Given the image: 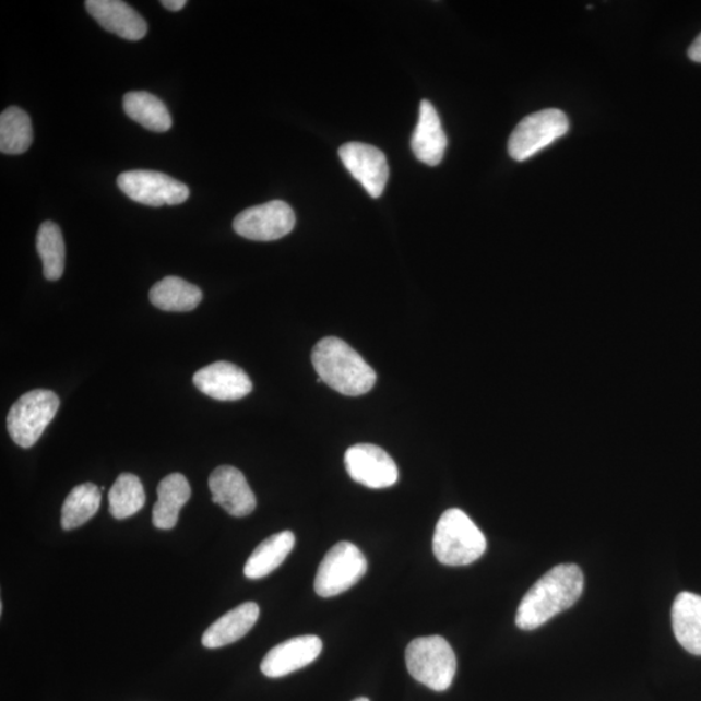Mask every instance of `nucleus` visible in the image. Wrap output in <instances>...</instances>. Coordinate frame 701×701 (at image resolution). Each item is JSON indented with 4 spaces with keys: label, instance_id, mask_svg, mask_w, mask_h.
Here are the masks:
<instances>
[{
    "label": "nucleus",
    "instance_id": "1",
    "mask_svg": "<svg viewBox=\"0 0 701 701\" xmlns=\"http://www.w3.org/2000/svg\"><path fill=\"white\" fill-rule=\"evenodd\" d=\"M583 582L582 570L575 563H561L548 570L522 599L515 625L532 631L573 607L582 595Z\"/></svg>",
    "mask_w": 701,
    "mask_h": 701
},
{
    "label": "nucleus",
    "instance_id": "2",
    "mask_svg": "<svg viewBox=\"0 0 701 701\" xmlns=\"http://www.w3.org/2000/svg\"><path fill=\"white\" fill-rule=\"evenodd\" d=\"M312 364L319 382L347 396H360L373 389L377 376L345 341L326 336L312 350Z\"/></svg>",
    "mask_w": 701,
    "mask_h": 701
},
{
    "label": "nucleus",
    "instance_id": "3",
    "mask_svg": "<svg viewBox=\"0 0 701 701\" xmlns=\"http://www.w3.org/2000/svg\"><path fill=\"white\" fill-rule=\"evenodd\" d=\"M483 532L458 508L445 511L439 519L432 551L439 562L449 567H464L477 561L486 551Z\"/></svg>",
    "mask_w": 701,
    "mask_h": 701
},
{
    "label": "nucleus",
    "instance_id": "4",
    "mask_svg": "<svg viewBox=\"0 0 701 701\" xmlns=\"http://www.w3.org/2000/svg\"><path fill=\"white\" fill-rule=\"evenodd\" d=\"M409 675L430 690L450 689L455 678L458 662L449 642L439 635L417 638L405 650Z\"/></svg>",
    "mask_w": 701,
    "mask_h": 701
},
{
    "label": "nucleus",
    "instance_id": "5",
    "mask_svg": "<svg viewBox=\"0 0 701 701\" xmlns=\"http://www.w3.org/2000/svg\"><path fill=\"white\" fill-rule=\"evenodd\" d=\"M59 407V397L51 390L38 389L24 394L12 405L7 417L12 441L23 449H31L57 416Z\"/></svg>",
    "mask_w": 701,
    "mask_h": 701
},
{
    "label": "nucleus",
    "instance_id": "6",
    "mask_svg": "<svg viewBox=\"0 0 701 701\" xmlns=\"http://www.w3.org/2000/svg\"><path fill=\"white\" fill-rule=\"evenodd\" d=\"M569 130V120L560 109L548 108L525 117L514 128L508 153L515 162H525L543 148L566 135Z\"/></svg>",
    "mask_w": 701,
    "mask_h": 701
},
{
    "label": "nucleus",
    "instance_id": "7",
    "mask_svg": "<svg viewBox=\"0 0 701 701\" xmlns=\"http://www.w3.org/2000/svg\"><path fill=\"white\" fill-rule=\"evenodd\" d=\"M368 570L366 556L353 543L340 542L321 561L314 591L321 597H333L355 586Z\"/></svg>",
    "mask_w": 701,
    "mask_h": 701
},
{
    "label": "nucleus",
    "instance_id": "8",
    "mask_svg": "<svg viewBox=\"0 0 701 701\" xmlns=\"http://www.w3.org/2000/svg\"><path fill=\"white\" fill-rule=\"evenodd\" d=\"M117 187L136 203L162 207L188 201L187 185L155 170H129L117 177Z\"/></svg>",
    "mask_w": 701,
    "mask_h": 701
},
{
    "label": "nucleus",
    "instance_id": "9",
    "mask_svg": "<svg viewBox=\"0 0 701 701\" xmlns=\"http://www.w3.org/2000/svg\"><path fill=\"white\" fill-rule=\"evenodd\" d=\"M297 217L285 202L272 201L240 212L233 228L238 236L258 242H272L290 234Z\"/></svg>",
    "mask_w": 701,
    "mask_h": 701
},
{
    "label": "nucleus",
    "instance_id": "10",
    "mask_svg": "<svg viewBox=\"0 0 701 701\" xmlns=\"http://www.w3.org/2000/svg\"><path fill=\"white\" fill-rule=\"evenodd\" d=\"M345 464L349 477L369 489H388L397 483V466L381 447L355 444L347 450Z\"/></svg>",
    "mask_w": 701,
    "mask_h": 701
},
{
    "label": "nucleus",
    "instance_id": "11",
    "mask_svg": "<svg viewBox=\"0 0 701 701\" xmlns=\"http://www.w3.org/2000/svg\"><path fill=\"white\" fill-rule=\"evenodd\" d=\"M342 163L372 198H380L389 181V164L381 150L370 144L349 142L340 148Z\"/></svg>",
    "mask_w": 701,
    "mask_h": 701
},
{
    "label": "nucleus",
    "instance_id": "12",
    "mask_svg": "<svg viewBox=\"0 0 701 701\" xmlns=\"http://www.w3.org/2000/svg\"><path fill=\"white\" fill-rule=\"evenodd\" d=\"M213 503L224 508L234 518H246L257 508L256 494L245 474L230 465L216 467L209 479Z\"/></svg>",
    "mask_w": 701,
    "mask_h": 701
},
{
    "label": "nucleus",
    "instance_id": "13",
    "mask_svg": "<svg viewBox=\"0 0 701 701\" xmlns=\"http://www.w3.org/2000/svg\"><path fill=\"white\" fill-rule=\"evenodd\" d=\"M199 391L216 401L234 402L249 395L252 382L242 368L228 361H217L199 369L192 378Z\"/></svg>",
    "mask_w": 701,
    "mask_h": 701
},
{
    "label": "nucleus",
    "instance_id": "14",
    "mask_svg": "<svg viewBox=\"0 0 701 701\" xmlns=\"http://www.w3.org/2000/svg\"><path fill=\"white\" fill-rule=\"evenodd\" d=\"M321 651L322 642L319 637L304 635L288 639L268 652L261 662L260 669L270 678L285 677L312 664L320 656Z\"/></svg>",
    "mask_w": 701,
    "mask_h": 701
},
{
    "label": "nucleus",
    "instance_id": "15",
    "mask_svg": "<svg viewBox=\"0 0 701 701\" xmlns=\"http://www.w3.org/2000/svg\"><path fill=\"white\" fill-rule=\"evenodd\" d=\"M86 10L107 32L123 39L141 40L148 26L133 7L121 0H87Z\"/></svg>",
    "mask_w": 701,
    "mask_h": 701
},
{
    "label": "nucleus",
    "instance_id": "16",
    "mask_svg": "<svg viewBox=\"0 0 701 701\" xmlns=\"http://www.w3.org/2000/svg\"><path fill=\"white\" fill-rule=\"evenodd\" d=\"M412 151L421 163L436 167L443 161L447 136L441 119L429 100H421L420 115L411 141Z\"/></svg>",
    "mask_w": 701,
    "mask_h": 701
},
{
    "label": "nucleus",
    "instance_id": "17",
    "mask_svg": "<svg viewBox=\"0 0 701 701\" xmlns=\"http://www.w3.org/2000/svg\"><path fill=\"white\" fill-rule=\"evenodd\" d=\"M260 609L257 603L240 604L213 622L205 630L202 643L205 649H219L236 643L249 632L258 621Z\"/></svg>",
    "mask_w": 701,
    "mask_h": 701
},
{
    "label": "nucleus",
    "instance_id": "18",
    "mask_svg": "<svg viewBox=\"0 0 701 701\" xmlns=\"http://www.w3.org/2000/svg\"><path fill=\"white\" fill-rule=\"evenodd\" d=\"M673 630L677 641L690 654L701 656V596L684 591L673 603Z\"/></svg>",
    "mask_w": 701,
    "mask_h": 701
},
{
    "label": "nucleus",
    "instance_id": "19",
    "mask_svg": "<svg viewBox=\"0 0 701 701\" xmlns=\"http://www.w3.org/2000/svg\"><path fill=\"white\" fill-rule=\"evenodd\" d=\"M191 497V487L187 477L180 473H171L162 479L157 486V501L154 506V526L162 531H170L177 525L181 508Z\"/></svg>",
    "mask_w": 701,
    "mask_h": 701
},
{
    "label": "nucleus",
    "instance_id": "20",
    "mask_svg": "<svg viewBox=\"0 0 701 701\" xmlns=\"http://www.w3.org/2000/svg\"><path fill=\"white\" fill-rule=\"evenodd\" d=\"M202 299L201 288L176 276L163 278L150 292L151 304L167 312L194 311Z\"/></svg>",
    "mask_w": 701,
    "mask_h": 701
},
{
    "label": "nucleus",
    "instance_id": "21",
    "mask_svg": "<svg viewBox=\"0 0 701 701\" xmlns=\"http://www.w3.org/2000/svg\"><path fill=\"white\" fill-rule=\"evenodd\" d=\"M295 546V535L292 532H281L272 535L261 542L260 545L253 549L249 560L245 566V575L249 580L264 579L276 570L282 562H284L293 551Z\"/></svg>",
    "mask_w": 701,
    "mask_h": 701
},
{
    "label": "nucleus",
    "instance_id": "22",
    "mask_svg": "<svg viewBox=\"0 0 701 701\" xmlns=\"http://www.w3.org/2000/svg\"><path fill=\"white\" fill-rule=\"evenodd\" d=\"M123 111L151 132L164 133L174 126L167 106L154 94L130 92L123 96Z\"/></svg>",
    "mask_w": 701,
    "mask_h": 701
},
{
    "label": "nucleus",
    "instance_id": "23",
    "mask_svg": "<svg viewBox=\"0 0 701 701\" xmlns=\"http://www.w3.org/2000/svg\"><path fill=\"white\" fill-rule=\"evenodd\" d=\"M100 501L102 490L98 486L91 483L75 486L61 508V527L73 531L86 524L99 511Z\"/></svg>",
    "mask_w": 701,
    "mask_h": 701
},
{
    "label": "nucleus",
    "instance_id": "24",
    "mask_svg": "<svg viewBox=\"0 0 701 701\" xmlns=\"http://www.w3.org/2000/svg\"><path fill=\"white\" fill-rule=\"evenodd\" d=\"M33 127L29 115L19 107L7 108L0 115V151L7 155H20L29 150Z\"/></svg>",
    "mask_w": 701,
    "mask_h": 701
},
{
    "label": "nucleus",
    "instance_id": "25",
    "mask_svg": "<svg viewBox=\"0 0 701 701\" xmlns=\"http://www.w3.org/2000/svg\"><path fill=\"white\" fill-rule=\"evenodd\" d=\"M108 501L109 512L116 520L132 518L146 503V494H144L141 479L134 474H120L109 490Z\"/></svg>",
    "mask_w": 701,
    "mask_h": 701
},
{
    "label": "nucleus",
    "instance_id": "26",
    "mask_svg": "<svg viewBox=\"0 0 701 701\" xmlns=\"http://www.w3.org/2000/svg\"><path fill=\"white\" fill-rule=\"evenodd\" d=\"M37 251L44 263L46 280H60L66 266V245L63 234L57 224L45 222L39 226Z\"/></svg>",
    "mask_w": 701,
    "mask_h": 701
},
{
    "label": "nucleus",
    "instance_id": "27",
    "mask_svg": "<svg viewBox=\"0 0 701 701\" xmlns=\"http://www.w3.org/2000/svg\"><path fill=\"white\" fill-rule=\"evenodd\" d=\"M689 58L701 64V33L689 48Z\"/></svg>",
    "mask_w": 701,
    "mask_h": 701
},
{
    "label": "nucleus",
    "instance_id": "28",
    "mask_svg": "<svg viewBox=\"0 0 701 701\" xmlns=\"http://www.w3.org/2000/svg\"><path fill=\"white\" fill-rule=\"evenodd\" d=\"M162 5L171 12L181 11L187 5V0H163Z\"/></svg>",
    "mask_w": 701,
    "mask_h": 701
},
{
    "label": "nucleus",
    "instance_id": "29",
    "mask_svg": "<svg viewBox=\"0 0 701 701\" xmlns=\"http://www.w3.org/2000/svg\"><path fill=\"white\" fill-rule=\"evenodd\" d=\"M353 701H370L368 698H357Z\"/></svg>",
    "mask_w": 701,
    "mask_h": 701
}]
</instances>
